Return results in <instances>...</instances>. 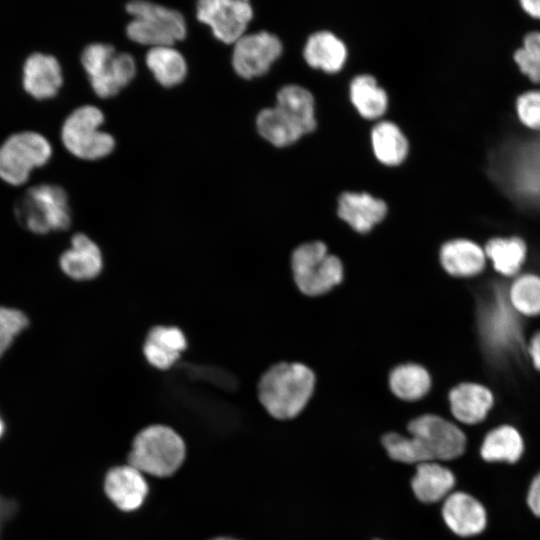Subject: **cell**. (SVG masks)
I'll use <instances>...</instances> for the list:
<instances>
[{
    "label": "cell",
    "instance_id": "cell-1",
    "mask_svg": "<svg viewBox=\"0 0 540 540\" xmlns=\"http://www.w3.org/2000/svg\"><path fill=\"white\" fill-rule=\"evenodd\" d=\"M315 384V374L305 364L279 362L260 377L258 399L273 418L290 420L304 410L314 393Z\"/></svg>",
    "mask_w": 540,
    "mask_h": 540
},
{
    "label": "cell",
    "instance_id": "cell-2",
    "mask_svg": "<svg viewBox=\"0 0 540 540\" xmlns=\"http://www.w3.org/2000/svg\"><path fill=\"white\" fill-rule=\"evenodd\" d=\"M477 328L487 352L496 358L515 356L523 349V333L519 314L507 298V289L491 287L477 308Z\"/></svg>",
    "mask_w": 540,
    "mask_h": 540
},
{
    "label": "cell",
    "instance_id": "cell-3",
    "mask_svg": "<svg viewBox=\"0 0 540 540\" xmlns=\"http://www.w3.org/2000/svg\"><path fill=\"white\" fill-rule=\"evenodd\" d=\"M185 456L182 437L169 426L154 424L135 435L127 461L141 473L163 478L177 472Z\"/></svg>",
    "mask_w": 540,
    "mask_h": 540
},
{
    "label": "cell",
    "instance_id": "cell-4",
    "mask_svg": "<svg viewBox=\"0 0 540 540\" xmlns=\"http://www.w3.org/2000/svg\"><path fill=\"white\" fill-rule=\"evenodd\" d=\"M14 212L19 223L36 234L66 230L71 224L68 195L56 184L29 187L15 203Z\"/></svg>",
    "mask_w": 540,
    "mask_h": 540
},
{
    "label": "cell",
    "instance_id": "cell-5",
    "mask_svg": "<svg viewBox=\"0 0 540 540\" xmlns=\"http://www.w3.org/2000/svg\"><path fill=\"white\" fill-rule=\"evenodd\" d=\"M414 463L449 461L460 457L466 449V436L451 421L436 415L423 414L407 425Z\"/></svg>",
    "mask_w": 540,
    "mask_h": 540
},
{
    "label": "cell",
    "instance_id": "cell-6",
    "mask_svg": "<svg viewBox=\"0 0 540 540\" xmlns=\"http://www.w3.org/2000/svg\"><path fill=\"white\" fill-rule=\"evenodd\" d=\"M291 268L297 288L307 296L323 295L341 283V260L321 241L306 242L294 249Z\"/></svg>",
    "mask_w": 540,
    "mask_h": 540
},
{
    "label": "cell",
    "instance_id": "cell-7",
    "mask_svg": "<svg viewBox=\"0 0 540 540\" xmlns=\"http://www.w3.org/2000/svg\"><path fill=\"white\" fill-rule=\"evenodd\" d=\"M81 64L94 93L100 98L116 96L134 79L137 68L132 55L117 53L107 43H92L83 49Z\"/></svg>",
    "mask_w": 540,
    "mask_h": 540
},
{
    "label": "cell",
    "instance_id": "cell-8",
    "mask_svg": "<svg viewBox=\"0 0 540 540\" xmlns=\"http://www.w3.org/2000/svg\"><path fill=\"white\" fill-rule=\"evenodd\" d=\"M105 120L103 112L93 105H82L73 110L61 127L65 148L83 160H99L115 148L114 137L100 130Z\"/></svg>",
    "mask_w": 540,
    "mask_h": 540
},
{
    "label": "cell",
    "instance_id": "cell-9",
    "mask_svg": "<svg viewBox=\"0 0 540 540\" xmlns=\"http://www.w3.org/2000/svg\"><path fill=\"white\" fill-rule=\"evenodd\" d=\"M52 156L48 139L35 131L11 134L0 146V178L11 185L27 181L30 172Z\"/></svg>",
    "mask_w": 540,
    "mask_h": 540
},
{
    "label": "cell",
    "instance_id": "cell-10",
    "mask_svg": "<svg viewBox=\"0 0 540 540\" xmlns=\"http://www.w3.org/2000/svg\"><path fill=\"white\" fill-rule=\"evenodd\" d=\"M196 16L217 40L235 44L245 35L253 8L246 0H202L196 5Z\"/></svg>",
    "mask_w": 540,
    "mask_h": 540
},
{
    "label": "cell",
    "instance_id": "cell-11",
    "mask_svg": "<svg viewBox=\"0 0 540 540\" xmlns=\"http://www.w3.org/2000/svg\"><path fill=\"white\" fill-rule=\"evenodd\" d=\"M282 53L278 37L259 31L245 34L235 44L232 52V66L242 78L259 77L270 69Z\"/></svg>",
    "mask_w": 540,
    "mask_h": 540
},
{
    "label": "cell",
    "instance_id": "cell-12",
    "mask_svg": "<svg viewBox=\"0 0 540 540\" xmlns=\"http://www.w3.org/2000/svg\"><path fill=\"white\" fill-rule=\"evenodd\" d=\"M504 177L518 197L540 201V141L525 143L510 157ZM502 174V175H503ZM507 184V186H508Z\"/></svg>",
    "mask_w": 540,
    "mask_h": 540
},
{
    "label": "cell",
    "instance_id": "cell-13",
    "mask_svg": "<svg viewBox=\"0 0 540 540\" xmlns=\"http://www.w3.org/2000/svg\"><path fill=\"white\" fill-rule=\"evenodd\" d=\"M148 491L143 473L129 464L115 466L105 475L104 492L121 511L137 510L146 499Z\"/></svg>",
    "mask_w": 540,
    "mask_h": 540
},
{
    "label": "cell",
    "instance_id": "cell-14",
    "mask_svg": "<svg viewBox=\"0 0 540 540\" xmlns=\"http://www.w3.org/2000/svg\"><path fill=\"white\" fill-rule=\"evenodd\" d=\"M442 517L447 527L462 537L481 533L487 522L483 505L472 495L465 492H453L443 502Z\"/></svg>",
    "mask_w": 540,
    "mask_h": 540
},
{
    "label": "cell",
    "instance_id": "cell-15",
    "mask_svg": "<svg viewBox=\"0 0 540 540\" xmlns=\"http://www.w3.org/2000/svg\"><path fill=\"white\" fill-rule=\"evenodd\" d=\"M59 266L69 278L86 281L96 278L103 269L100 247L84 233H76L71 238V246L59 257Z\"/></svg>",
    "mask_w": 540,
    "mask_h": 540
},
{
    "label": "cell",
    "instance_id": "cell-16",
    "mask_svg": "<svg viewBox=\"0 0 540 540\" xmlns=\"http://www.w3.org/2000/svg\"><path fill=\"white\" fill-rule=\"evenodd\" d=\"M62 83V69L56 57L34 52L26 58L23 65V87L34 98L54 97Z\"/></svg>",
    "mask_w": 540,
    "mask_h": 540
},
{
    "label": "cell",
    "instance_id": "cell-17",
    "mask_svg": "<svg viewBox=\"0 0 540 540\" xmlns=\"http://www.w3.org/2000/svg\"><path fill=\"white\" fill-rule=\"evenodd\" d=\"M187 346L186 336L179 327L156 325L149 329L142 351L152 367L167 370L180 359Z\"/></svg>",
    "mask_w": 540,
    "mask_h": 540
},
{
    "label": "cell",
    "instance_id": "cell-18",
    "mask_svg": "<svg viewBox=\"0 0 540 540\" xmlns=\"http://www.w3.org/2000/svg\"><path fill=\"white\" fill-rule=\"evenodd\" d=\"M337 213L354 231L364 234L385 218L387 205L369 193L344 192L339 197Z\"/></svg>",
    "mask_w": 540,
    "mask_h": 540
},
{
    "label": "cell",
    "instance_id": "cell-19",
    "mask_svg": "<svg viewBox=\"0 0 540 540\" xmlns=\"http://www.w3.org/2000/svg\"><path fill=\"white\" fill-rule=\"evenodd\" d=\"M448 401L450 411L457 421L473 425L486 418L493 406L494 396L482 384L463 382L450 390Z\"/></svg>",
    "mask_w": 540,
    "mask_h": 540
},
{
    "label": "cell",
    "instance_id": "cell-20",
    "mask_svg": "<svg viewBox=\"0 0 540 540\" xmlns=\"http://www.w3.org/2000/svg\"><path fill=\"white\" fill-rule=\"evenodd\" d=\"M484 249L469 239H453L439 250V261L445 272L454 277H473L486 265Z\"/></svg>",
    "mask_w": 540,
    "mask_h": 540
},
{
    "label": "cell",
    "instance_id": "cell-21",
    "mask_svg": "<svg viewBox=\"0 0 540 540\" xmlns=\"http://www.w3.org/2000/svg\"><path fill=\"white\" fill-rule=\"evenodd\" d=\"M455 481L453 472L440 462H424L416 465L411 488L419 501L432 504L450 495Z\"/></svg>",
    "mask_w": 540,
    "mask_h": 540
},
{
    "label": "cell",
    "instance_id": "cell-22",
    "mask_svg": "<svg viewBox=\"0 0 540 540\" xmlns=\"http://www.w3.org/2000/svg\"><path fill=\"white\" fill-rule=\"evenodd\" d=\"M307 64L313 68L328 73L342 69L347 59L345 44L329 31H319L312 34L303 50Z\"/></svg>",
    "mask_w": 540,
    "mask_h": 540
},
{
    "label": "cell",
    "instance_id": "cell-23",
    "mask_svg": "<svg viewBox=\"0 0 540 540\" xmlns=\"http://www.w3.org/2000/svg\"><path fill=\"white\" fill-rule=\"evenodd\" d=\"M276 107L280 109L304 134L316 128L313 95L298 85H287L277 93Z\"/></svg>",
    "mask_w": 540,
    "mask_h": 540
},
{
    "label": "cell",
    "instance_id": "cell-24",
    "mask_svg": "<svg viewBox=\"0 0 540 540\" xmlns=\"http://www.w3.org/2000/svg\"><path fill=\"white\" fill-rule=\"evenodd\" d=\"M145 64L154 79L166 88L182 83L188 73L184 56L173 46L150 48L145 56Z\"/></svg>",
    "mask_w": 540,
    "mask_h": 540
},
{
    "label": "cell",
    "instance_id": "cell-25",
    "mask_svg": "<svg viewBox=\"0 0 540 540\" xmlns=\"http://www.w3.org/2000/svg\"><path fill=\"white\" fill-rule=\"evenodd\" d=\"M388 383L397 398L413 402L428 394L432 381L425 367L417 363H405L391 370Z\"/></svg>",
    "mask_w": 540,
    "mask_h": 540
},
{
    "label": "cell",
    "instance_id": "cell-26",
    "mask_svg": "<svg viewBox=\"0 0 540 540\" xmlns=\"http://www.w3.org/2000/svg\"><path fill=\"white\" fill-rule=\"evenodd\" d=\"M483 249L494 270L506 277L519 272L527 253L525 242L516 236L492 238L486 242Z\"/></svg>",
    "mask_w": 540,
    "mask_h": 540
},
{
    "label": "cell",
    "instance_id": "cell-27",
    "mask_svg": "<svg viewBox=\"0 0 540 540\" xmlns=\"http://www.w3.org/2000/svg\"><path fill=\"white\" fill-rule=\"evenodd\" d=\"M524 443L516 428L502 425L491 430L481 445V457L488 462L515 463L522 456Z\"/></svg>",
    "mask_w": 540,
    "mask_h": 540
},
{
    "label": "cell",
    "instance_id": "cell-28",
    "mask_svg": "<svg viewBox=\"0 0 540 540\" xmlns=\"http://www.w3.org/2000/svg\"><path fill=\"white\" fill-rule=\"evenodd\" d=\"M376 158L387 166L402 163L408 154V141L400 128L390 121L377 123L371 132Z\"/></svg>",
    "mask_w": 540,
    "mask_h": 540
},
{
    "label": "cell",
    "instance_id": "cell-29",
    "mask_svg": "<svg viewBox=\"0 0 540 540\" xmlns=\"http://www.w3.org/2000/svg\"><path fill=\"white\" fill-rule=\"evenodd\" d=\"M127 12L133 18H143L166 31L174 41L183 40L187 35V25L183 15L168 8L148 1H131L126 5Z\"/></svg>",
    "mask_w": 540,
    "mask_h": 540
},
{
    "label": "cell",
    "instance_id": "cell-30",
    "mask_svg": "<svg viewBox=\"0 0 540 540\" xmlns=\"http://www.w3.org/2000/svg\"><path fill=\"white\" fill-rule=\"evenodd\" d=\"M350 99L359 114L366 119L381 117L388 106V96L371 75L356 76L350 83Z\"/></svg>",
    "mask_w": 540,
    "mask_h": 540
},
{
    "label": "cell",
    "instance_id": "cell-31",
    "mask_svg": "<svg viewBox=\"0 0 540 540\" xmlns=\"http://www.w3.org/2000/svg\"><path fill=\"white\" fill-rule=\"evenodd\" d=\"M259 134L276 147H285L296 142L303 133L276 106L261 110L256 118Z\"/></svg>",
    "mask_w": 540,
    "mask_h": 540
},
{
    "label": "cell",
    "instance_id": "cell-32",
    "mask_svg": "<svg viewBox=\"0 0 540 540\" xmlns=\"http://www.w3.org/2000/svg\"><path fill=\"white\" fill-rule=\"evenodd\" d=\"M507 298L519 315H540V277L532 273L518 276L507 288Z\"/></svg>",
    "mask_w": 540,
    "mask_h": 540
},
{
    "label": "cell",
    "instance_id": "cell-33",
    "mask_svg": "<svg viewBox=\"0 0 540 540\" xmlns=\"http://www.w3.org/2000/svg\"><path fill=\"white\" fill-rule=\"evenodd\" d=\"M126 35L131 41L151 48L175 43L166 31L143 18H133L126 26Z\"/></svg>",
    "mask_w": 540,
    "mask_h": 540
},
{
    "label": "cell",
    "instance_id": "cell-34",
    "mask_svg": "<svg viewBox=\"0 0 540 540\" xmlns=\"http://www.w3.org/2000/svg\"><path fill=\"white\" fill-rule=\"evenodd\" d=\"M520 70L534 82H540V32L526 35L524 45L514 55Z\"/></svg>",
    "mask_w": 540,
    "mask_h": 540
},
{
    "label": "cell",
    "instance_id": "cell-35",
    "mask_svg": "<svg viewBox=\"0 0 540 540\" xmlns=\"http://www.w3.org/2000/svg\"><path fill=\"white\" fill-rule=\"evenodd\" d=\"M517 112L522 123L540 130V91H530L519 96Z\"/></svg>",
    "mask_w": 540,
    "mask_h": 540
},
{
    "label": "cell",
    "instance_id": "cell-36",
    "mask_svg": "<svg viewBox=\"0 0 540 540\" xmlns=\"http://www.w3.org/2000/svg\"><path fill=\"white\" fill-rule=\"evenodd\" d=\"M29 325L28 317L20 310L0 306V328L13 339Z\"/></svg>",
    "mask_w": 540,
    "mask_h": 540
},
{
    "label": "cell",
    "instance_id": "cell-37",
    "mask_svg": "<svg viewBox=\"0 0 540 540\" xmlns=\"http://www.w3.org/2000/svg\"><path fill=\"white\" fill-rule=\"evenodd\" d=\"M19 505L16 500L0 493V540H2L5 525L17 514Z\"/></svg>",
    "mask_w": 540,
    "mask_h": 540
},
{
    "label": "cell",
    "instance_id": "cell-38",
    "mask_svg": "<svg viewBox=\"0 0 540 540\" xmlns=\"http://www.w3.org/2000/svg\"><path fill=\"white\" fill-rule=\"evenodd\" d=\"M527 503L531 511L540 517V473L533 479L529 487Z\"/></svg>",
    "mask_w": 540,
    "mask_h": 540
},
{
    "label": "cell",
    "instance_id": "cell-39",
    "mask_svg": "<svg viewBox=\"0 0 540 540\" xmlns=\"http://www.w3.org/2000/svg\"><path fill=\"white\" fill-rule=\"evenodd\" d=\"M527 353L533 366L540 371V331L536 332L527 345Z\"/></svg>",
    "mask_w": 540,
    "mask_h": 540
},
{
    "label": "cell",
    "instance_id": "cell-40",
    "mask_svg": "<svg viewBox=\"0 0 540 540\" xmlns=\"http://www.w3.org/2000/svg\"><path fill=\"white\" fill-rule=\"evenodd\" d=\"M521 5L528 14L540 18V0H523Z\"/></svg>",
    "mask_w": 540,
    "mask_h": 540
},
{
    "label": "cell",
    "instance_id": "cell-41",
    "mask_svg": "<svg viewBox=\"0 0 540 540\" xmlns=\"http://www.w3.org/2000/svg\"><path fill=\"white\" fill-rule=\"evenodd\" d=\"M12 342H13V338L10 337L9 335H7L0 328V358L7 351V349L11 346Z\"/></svg>",
    "mask_w": 540,
    "mask_h": 540
},
{
    "label": "cell",
    "instance_id": "cell-42",
    "mask_svg": "<svg viewBox=\"0 0 540 540\" xmlns=\"http://www.w3.org/2000/svg\"><path fill=\"white\" fill-rule=\"evenodd\" d=\"M6 431V424L4 419L2 418L0 414V439L3 437L4 433Z\"/></svg>",
    "mask_w": 540,
    "mask_h": 540
},
{
    "label": "cell",
    "instance_id": "cell-43",
    "mask_svg": "<svg viewBox=\"0 0 540 540\" xmlns=\"http://www.w3.org/2000/svg\"><path fill=\"white\" fill-rule=\"evenodd\" d=\"M209 540H238V539L231 538V537H226V536H219V537H214V538L209 539Z\"/></svg>",
    "mask_w": 540,
    "mask_h": 540
}]
</instances>
